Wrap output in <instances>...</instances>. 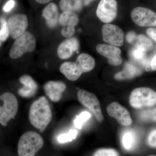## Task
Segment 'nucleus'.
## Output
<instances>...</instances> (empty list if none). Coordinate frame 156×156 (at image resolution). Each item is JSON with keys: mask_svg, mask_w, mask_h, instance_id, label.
Masks as SVG:
<instances>
[{"mask_svg": "<svg viewBox=\"0 0 156 156\" xmlns=\"http://www.w3.org/2000/svg\"><path fill=\"white\" fill-rule=\"evenodd\" d=\"M52 112L48 99L42 96L34 101L31 105L29 119L31 124L43 132L52 119Z\"/></svg>", "mask_w": 156, "mask_h": 156, "instance_id": "f257e3e1", "label": "nucleus"}, {"mask_svg": "<svg viewBox=\"0 0 156 156\" xmlns=\"http://www.w3.org/2000/svg\"><path fill=\"white\" fill-rule=\"evenodd\" d=\"M44 144V140L40 134L35 131H27L20 138L18 154L19 156H35Z\"/></svg>", "mask_w": 156, "mask_h": 156, "instance_id": "f03ea898", "label": "nucleus"}, {"mask_svg": "<svg viewBox=\"0 0 156 156\" xmlns=\"http://www.w3.org/2000/svg\"><path fill=\"white\" fill-rule=\"evenodd\" d=\"M129 102L136 109L153 107L156 105V92L147 87L136 88L131 92Z\"/></svg>", "mask_w": 156, "mask_h": 156, "instance_id": "7ed1b4c3", "label": "nucleus"}, {"mask_svg": "<svg viewBox=\"0 0 156 156\" xmlns=\"http://www.w3.org/2000/svg\"><path fill=\"white\" fill-rule=\"evenodd\" d=\"M18 108V101L15 95L10 92L0 95V124L7 126L17 115Z\"/></svg>", "mask_w": 156, "mask_h": 156, "instance_id": "20e7f679", "label": "nucleus"}, {"mask_svg": "<svg viewBox=\"0 0 156 156\" xmlns=\"http://www.w3.org/2000/svg\"><path fill=\"white\" fill-rule=\"evenodd\" d=\"M36 47V41L33 35L30 32L26 31L15 39L12 45L9 56L11 58L16 59L26 53L32 52Z\"/></svg>", "mask_w": 156, "mask_h": 156, "instance_id": "39448f33", "label": "nucleus"}, {"mask_svg": "<svg viewBox=\"0 0 156 156\" xmlns=\"http://www.w3.org/2000/svg\"><path fill=\"white\" fill-rule=\"evenodd\" d=\"M77 96L79 101L92 112L98 122H101L104 117L97 97L93 93L83 89L78 90Z\"/></svg>", "mask_w": 156, "mask_h": 156, "instance_id": "423d86ee", "label": "nucleus"}, {"mask_svg": "<svg viewBox=\"0 0 156 156\" xmlns=\"http://www.w3.org/2000/svg\"><path fill=\"white\" fill-rule=\"evenodd\" d=\"M131 15L133 22L139 26H156V13L150 9L144 7H136L131 11Z\"/></svg>", "mask_w": 156, "mask_h": 156, "instance_id": "0eeeda50", "label": "nucleus"}, {"mask_svg": "<svg viewBox=\"0 0 156 156\" xmlns=\"http://www.w3.org/2000/svg\"><path fill=\"white\" fill-rule=\"evenodd\" d=\"M118 13L116 0H101L96 10V15L101 21L108 23L115 19Z\"/></svg>", "mask_w": 156, "mask_h": 156, "instance_id": "6e6552de", "label": "nucleus"}, {"mask_svg": "<svg viewBox=\"0 0 156 156\" xmlns=\"http://www.w3.org/2000/svg\"><path fill=\"white\" fill-rule=\"evenodd\" d=\"M104 41L110 45L121 47L124 44L125 34L119 27L112 24H105L102 27Z\"/></svg>", "mask_w": 156, "mask_h": 156, "instance_id": "1a4fd4ad", "label": "nucleus"}, {"mask_svg": "<svg viewBox=\"0 0 156 156\" xmlns=\"http://www.w3.org/2000/svg\"><path fill=\"white\" fill-rule=\"evenodd\" d=\"M9 32L11 37L16 39L25 32L28 27V19L23 14H15L8 20Z\"/></svg>", "mask_w": 156, "mask_h": 156, "instance_id": "9d476101", "label": "nucleus"}, {"mask_svg": "<svg viewBox=\"0 0 156 156\" xmlns=\"http://www.w3.org/2000/svg\"><path fill=\"white\" fill-rule=\"evenodd\" d=\"M107 112L111 117L115 118L122 126H128L132 123L129 112L118 102H113L110 104L107 107Z\"/></svg>", "mask_w": 156, "mask_h": 156, "instance_id": "9b49d317", "label": "nucleus"}, {"mask_svg": "<svg viewBox=\"0 0 156 156\" xmlns=\"http://www.w3.org/2000/svg\"><path fill=\"white\" fill-rule=\"evenodd\" d=\"M98 53L108 59V62L111 65L118 66L122 64L121 54L122 51L116 46L105 44H99L96 47Z\"/></svg>", "mask_w": 156, "mask_h": 156, "instance_id": "f8f14e48", "label": "nucleus"}, {"mask_svg": "<svg viewBox=\"0 0 156 156\" xmlns=\"http://www.w3.org/2000/svg\"><path fill=\"white\" fill-rule=\"evenodd\" d=\"M80 49V42L76 37L69 38L65 40L58 46L57 53L58 57L61 59L70 58L74 52Z\"/></svg>", "mask_w": 156, "mask_h": 156, "instance_id": "ddd939ff", "label": "nucleus"}, {"mask_svg": "<svg viewBox=\"0 0 156 156\" xmlns=\"http://www.w3.org/2000/svg\"><path fill=\"white\" fill-rule=\"evenodd\" d=\"M66 88V85L61 81H49L44 86L46 95L50 100L55 102L60 101L62 93Z\"/></svg>", "mask_w": 156, "mask_h": 156, "instance_id": "4468645a", "label": "nucleus"}, {"mask_svg": "<svg viewBox=\"0 0 156 156\" xmlns=\"http://www.w3.org/2000/svg\"><path fill=\"white\" fill-rule=\"evenodd\" d=\"M23 85L22 88L18 89V95L23 98H30L34 96L37 92L38 86L30 76L25 75L22 76L19 80Z\"/></svg>", "mask_w": 156, "mask_h": 156, "instance_id": "2eb2a0df", "label": "nucleus"}, {"mask_svg": "<svg viewBox=\"0 0 156 156\" xmlns=\"http://www.w3.org/2000/svg\"><path fill=\"white\" fill-rule=\"evenodd\" d=\"M59 69L68 80L71 81L77 80L83 73L80 67L76 62H65L60 66Z\"/></svg>", "mask_w": 156, "mask_h": 156, "instance_id": "dca6fc26", "label": "nucleus"}, {"mask_svg": "<svg viewBox=\"0 0 156 156\" xmlns=\"http://www.w3.org/2000/svg\"><path fill=\"white\" fill-rule=\"evenodd\" d=\"M58 7L54 3H50L43 10L42 16L46 20L49 28L53 29L56 27L58 22Z\"/></svg>", "mask_w": 156, "mask_h": 156, "instance_id": "f3484780", "label": "nucleus"}, {"mask_svg": "<svg viewBox=\"0 0 156 156\" xmlns=\"http://www.w3.org/2000/svg\"><path fill=\"white\" fill-rule=\"evenodd\" d=\"M142 73V69L140 68L131 62H127L125 65L123 70L116 74L115 78L117 80L132 79L140 75Z\"/></svg>", "mask_w": 156, "mask_h": 156, "instance_id": "a211bd4d", "label": "nucleus"}, {"mask_svg": "<svg viewBox=\"0 0 156 156\" xmlns=\"http://www.w3.org/2000/svg\"><path fill=\"white\" fill-rule=\"evenodd\" d=\"M76 62L80 66L83 73L91 71L95 67V59L87 53H81L78 56Z\"/></svg>", "mask_w": 156, "mask_h": 156, "instance_id": "6ab92c4d", "label": "nucleus"}, {"mask_svg": "<svg viewBox=\"0 0 156 156\" xmlns=\"http://www.w3.org/2000/svg\"><path fill=\"white\" fill-rule=\"evenodd\" d=\"M79 19L77 15L70 11H63L58 19L59 24L62 27L73 26L77 25Z\"/></svg>", "mask_w": 156, "mask_h": 156, "instance_id": "aec40b11", "label": "nucleus"}, {"mask_svg": "<svg viewBox=\"0 0 156 156\" xmlns=\"http://www.w3.org/2000/svg\"><path fill=\"white\" fill-rule=\"evenodd\" d=\"M83 4V0H61L59 6L63 12L70 11L75 12L80 11Z\"/></svg>", "mask_w": 156, "mask_h": 156, "instance_id": "412c9836", "label": "nucleus"}, {"mask_svg": "<svg viewBox=\"0 0 156 156\" xmlns=\"http://www.w3.org/2000/svg\"><path fill=\"white\" fill-rule=\"evenodd\" d=\"M123 147L127 151L132 150L136 143V136L135 133L131 131L124 132L122 140Z\"/></svg>", "mask_w": 156, "mask_h": 156, "instance_id": "4be33fe9", "label": "nucleus"}, {"mask_svg": "<svg viewBox=\"0 0 156 156\" xmlns=\"http://www.w3.org/2000/svg\"><path fill=\"white\" fill-rule=\"evenodd\" d=\"M133 44L135 48H140L147 52L151 50L153 46L150 39L143 34L137 35Z\"/></svg>", "mask_w": 156, "mask_h": 156, "instance_id": "5701e85b", "label": "nucleus"}, {"mask_svg": "<svg viewBox=\"0 0 156 156\" xmlns=\"http://www.w3.org/2000/svg\"><path fill=\"white\" fill-rule=\"evenodd\" d=\"M139 117L143 121L156 122V108L142 111L140 113Z\"/></svg>", "mask_w": 156, "mask_h": 156, "instance_id": "b1692460", "label": "nucleus"}, {"mask_svg": "<svg viewBox=\"0 0 156 156\" xmlns=\"http://www.w3.org/2000/svg\"><path fill=\"white\" fill-rule=\"evenodd\" d=\"M77 134L76 130H71L67 133L60 134L57 137V140L61 144L70 142L75 139Z\"/></svg>", "mask_w": 156, "mask_h": 156, "instance_id": "393cba45", "label": "nucleus"}, {"mask_svg": "<svg viewBox=\"0 0 156 156\" xmlns=\"http://www.w3.org/2000/svg\"><path fill=\"white\" fill-rule=\"evenodd\" d=\"M91 117V115L88 112H82L80 114L77 116L74 121V124L76 128L81 129L84 123Z\"/></svg>", "mask_w": 156, "mask_h": 156, "instance_id": "a878e982", "label": "nucleus"}, {"mask_svg": "<svg viewBox=\"0 0 156 156\" xmlns=\"http://www.w3.org/2000/svg\"><path fill=\"white\" fill-rule=\"evenodd\" d=\"M1 29H0V41H5L9 36L10 32L8 23L3 18L0 19Z\"/></svg>", "mask_w": 156, "mask_h": 156, "instance_id": "bb28decb", "label": "nucleus"}, {"mask_svg": "<svg viewBox=\"0 0 156 156\" xmlns=\"http://www.w3.org/2000/svg\"><path fill=\"white\" fill-rule=\"evenodd\" d=\"M93 156H120L115 150L112 148H101L95 152Z\"/></svg>", "mask_w": 156, "mask_h": 156, "instance_id": "cd10ccee", "label": "nucleus"}, {"mask_svg": "<svg viewBox=\"0 0 156 156\" xmlns=\"http://www.w3.org/2000/svg\"><path fill=\"white\" fill-rule=\"evenodd\" d=\"M75 33V27L67 26L63 27L61 30V34L62 36L66 38H70Z\"/></svg>", "mask_w": 156, "mask_h": 156, "instance_id": "c85d7f7f", "label": "nucleus"}, {"mask_svg": "<svg viewBox=\"0 0 156 156\" xmlns=\"http://www.w3.org/2000/svg\"><path fill=\"white\" fill-rule=\"evenodd\" d=\"M148 145L152 147H156V128L151 131L147 138Z\"/></svg>", "mask_w": 156, "mask_h": 156, "instance_id": "c756f323", "label": "nucleus"}, {"mask_svg": "<svg viewBox=\"0 0 156 156\" xmlns=\"http://www.w3.org/2000/svg\"><path fill=\"white\" fill-rule=\"evenodd\" d=\"M136 33L133 31H129L126 35V40L129 44H134L136 40Z\"/></svg>", "mask_w": 156, "mask_h": 156, "instance_id": "7c9ffc66", "label": "nucleus"}, {"mask_svg": "<svg viewBox=\"0 0 156 156\" xmlns=\"http://www.w3.org/2000/svg\"><path fill=\"white\" fill-rule=\"evenodd\" d=\"M15 5V2L14 0H9L3 8V10L6 12H9L14 8Z\"/></svg>", "mask_w": 156, "mask_h": 156, "instance_id": "2f4dec72", "label": "nucleus"}, {"mask_svg": "<svg viewBox=\"0 0 156 156\" xmlns=\"http://www.w3.org/2000/svg\"><path fill=\"white\" fill-rule=\"evenodd\" d=\"M146 33L153 40L156 42V29L149 28L146 30Z\"/></svg>", "mask_w": 156, "mask_h": 156, "instance_id": "473e14b6", "label": "nucleus"}, {"mask_svg": "<svg viewBox=\"0 0 156 156\" xmlns=\"http://www.w3.org/2000/svg\"><path fill=\"white\" fill-rule=\"evenodd\" d=\"M151 71H156V53L154 57L152 58L151 62Z\"/></svg>", "mask_w": 156, "mask_h": 156, "instance_id": "72a5a7b5", "label": "nucleus"}, {"mask_svg": "<svg viewBox=\"0 0 156 156\" xmlns=\"http://www.w3.org/2000/svg\"><path fill=\"white\" fill-rule=\"evenodd\" d=\"M95 0H83V3L84 5L87 6Z\"/></svg>", "mask_w": 156, "mask_h": 156, "instance_id": "f704fd0d", "label": "nucleus"}, {"mask_svg": "<svg viewBox=\"0 0 156 156\" xmlns=\"http://www.w3.org/2000/svg\"><path fill=\"white\" fill-rule=\"evenodd\" d=\"M35 1L37 2L40 4H44L49 2L51 0H35Z\"/></svg>", "mask_w": 156, "mask_h": 156, "instance_id": "c9c22d12", "label": "nucleus"}, {"mask_svg": "<svg viewBox=\"0 0 156 156\" xmlns=\"http://www.w3.org/2000/svg\"><path fill=\"white\" fill-rule=\"evenodd\" d=\"M1 45H2V43H1V41H0V47H1Z\"/></svg>", "mask_w": 156, "mask_h": 156, "instance_id": "e433bc0d", "label": "nucleus"}, {"mask_svg": "<svg viewBox=\"0 0 156 156\" xmlns=\"http://www.w3.org/2000/svg\"><path fill=\"white\" fill-rule=\"evenodd\" d=\"M156 156V155H150V156Z\"/></svg>", "mask_w": 156, "mask_h": 156, "instance_id": "4c0bfd02", "label": "nucleus"}]
</instances>
